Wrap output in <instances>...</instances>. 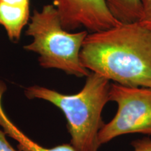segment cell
<instances>
[{"mask_svg":"<svg viewBox=\"0 0 151 151\" xmlns=\"http://www.w3.org/2000/svg\"><path fill=\"white\" fill-rule=\"evenodd\" d=\"M80 59L116 83L151 88V29L135 22L88 34Z\"/></svg>","mask_w":151,"mask_h":151,"instance_id":"obj_1","label":"cell"},{"mask_svg":"<svg viewBox=\"0 0 151 151\" xmlns=\"http://www.w3.org/2000/svg\"><path fill=\"white\" fill-rule=\"evenodd\" d=\"M83 88L78 93L65 94L40 86L24 89L29 99H42L62 111L67 120L71 144L77 151H98L99 130L104 125L103 109L109 101L110 81L90 72Z\"/></svg>","mask_w":151,"mask_h":151,"instance_id":"obj_2","label":"cell"},{"mask_svg":"<svg viewBox=\"0 0 151 151\" xmlns=\"http://www.w3.org/2000/svg\"><path fill=\"white\" fill-rule=\"evenodd\" d=\"M25 34L32 41L24 49L39 55L44 69H56L76 77L87 76L90 71L83 65L80 52L88 31L71 33L65 29L53 4L44 5L30 16Z\"/></svg>","mask_w":151,"mask_h":151,"instance_id":"obj_3","label":"cell"},{"mask_svg":"<svg viewBox=\"0 0 151 151\" xmlns=\"http://www.w3.org/2000/svg\"><path fill=\"white\" fill-rule=\"evenodd\" d=\"M109 101L118 106L116 116L99 130V144L132 133L151 134V88L111 85Z\"/></svg>","mask_w":151,"mask_h":151,"instance_id":"obj_4","label":"cell"},{"mask_svg":"<svg viewBox=\"0 0 151 151\" xmlns=\"http://www.w3.org/2000/svg\"><path fill=\"white\" fill-rule=\"evenodd\" d=\"M52 4L62 27L69 32L83 27L95 32L122 23L111 14L106 0H52Z\"/></svg>","mask_w":151,"mask_h":151,"instance_id":"obj_5","label":"cell"},{"mask_svg":"<svg viewBox=\"0 0 151 151\" xmlns=\"http://www.w3.org/2000/svg\"><path fill=\"white\" fill-rule=\"evenodd\" d=\"M29 19L30 0H0V24L11 41L20 40Z\"/></svg>","mask_w":151,"mask_h":151,"instance_id":"obj_6","label":"cell"},{"mask_svg":"<svg viewBox=\"0 0 151 151\" xmlns=\"http://www.w3.org/2000/svg\"><path fill=\"white\" fill-rule=\"evenodd\" d=\"M6 86L0 80V127L6 135L18 142V148L21 151H77L71 143H64L52 148H45L32 140L11 120L3 108L2 99Z\"/></svg>","mask_w":151,"mask_h":151,"instance_id":"obj_7","label":"cell"},{"mask_svg":"<svg viewBox=\"0 0 151 151\" xmlns=\"http://www.w3.org/2000/svg\"><path fill=\"white\" fill-rule=\"evenodd\" d=\"M109 10L122 23L139 22L142 14L140 0H106Z\"/></svg>","mask_w":151,"mask_h":151,"instance_id":"obj_8","label":"cell"},{"mask_svg":"<svg viewBox=\"0 0 151 151\" xmlns=\"http://www.w3.org/2000/svg\"><path fill=\"white\" fill-rule=\"evenodd\" d=\"M142 14L139 22L151 29V0H140Z\"/></svg>","mask_w":151,"mask_h":151,"instance_id":"obj_9","label":"cell"},{"mask_svg":"<svg viewBox=\"0 0 151 151\" xmlns=\"http://www.w3.org/2000/svg\"><path fill=\"white\" fill-rule=\"evenodd\" d=\"M133 151H151V139L144 137L132 142Z\"/></svg>","mask_w":151,"mask_h":151,"instance_id":"obj_10","label":"cell"},{"mask_svg":"<svg viewBox=\"0 0 151 151\" xmlns=\"http://www.w3.org/2000/svg\"><path fill=\"white\" fill-rule=\"evenodd\" d=\"M0 151H21L19 149L16 150L11 146L2 129H0Z\"/></svg>","mask_w":151,"mask_h":151,"instance_id":"obj_11","label":"cell"}]
</instances>
